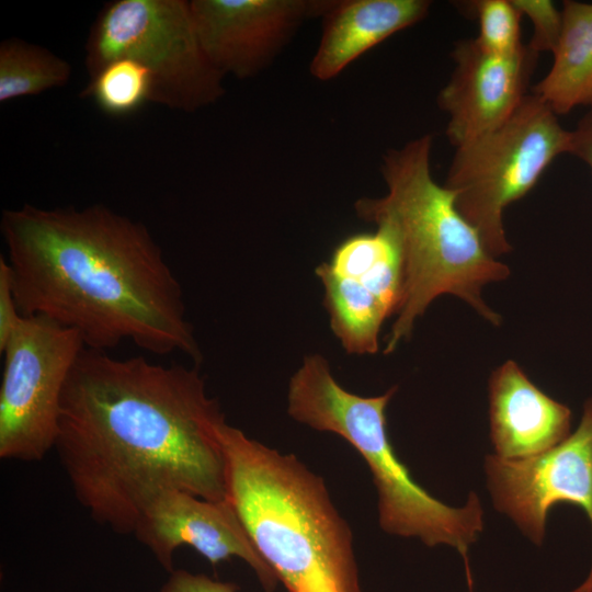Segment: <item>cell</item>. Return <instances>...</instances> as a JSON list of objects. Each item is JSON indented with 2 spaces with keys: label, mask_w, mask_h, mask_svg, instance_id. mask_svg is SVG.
<instances>
[{
  "label": "cell",
  "mask_w": 592,
  "mask_h": 592,
  "mask_svg": "<svg viewBox=\"0 0 592 592\" xmlns=\"http://www.w3.org/2000/svg\"><path fill=\"white\" fill-rule=\"evenodd\" d=\"M225 421L196 367L84 348L62 392L54 449L90 517L128 535L162 491L227 500Z\"/></svg>",
  "instance_id": "1"
},
{
  "label": "cell",
  "mask_w": 592,
  "mask_h": 592,
  "mask_svg": "<svg viewBox=\"0 0 592 592\" xmlns=\"http://www.w3.org/2000/svg\"><path fill=\"white\" fill-rule=\"evenodd\" d=\"M0 230L18 308L105 351L129 340L155 354L202 353L183 291L146 225L102 204L3 209Z\"/></svg>",
  "instance_id": "2"
},
{
  "label": "cell",
  "mask_w": 592,
  "mask_h": 592,
  "mask_svg": "<svg viewBox=\"0 0 592 592\" xmlns=\"http://www.w3.org/2000/svg\"><path fill=\"white\" fill-rule=\"evenodd\" d=\"M431 149V135L389 149L380 166L387 193L358 198L354 205L361 219L387 224L400 248L402 291L385 354L410 338L418 318L442 295L460 298L492 326L502 322L482 289L506 280L510 269L486 250L457 210L453 192L433 179Z\"/></svg>",
  "instance_id": "3"
},
{
  "label": "cell",
  "mask_w": 592,
  "mask_h": 592,
  "mask_svg": "<svg viewBox=\"0 0 592 592\" xmlns=\"http://www.w3.org/2000/svg\"><path fill=\"white\" fill-rule=\"evenodd\" d=\"M227 500L287 592H362L352 532L296 456L219 426Z\"/></svg>",
  "instance_id": "4"
},
{
  "label": "cell",
  "mask_w": 592,
  "mask_h": 592,
  "mask_svg": "<svg viewBox=\"0 0 592 592\" xmlns=\"http://www.w3.org/2000/svg\"><path fill=\"white\" fill-rule=\"evenodd\" d=\"M397 386L363 397L344 389L320 354L306 355L291 377L287 413L314 430L331 432L350 443L367 463L378 493V519L388 534L417 537L426 546L448 545L464 559L473 588L468 551L483 530V509L469 493L462 508L432 497L398 458L387 432L386 408Z\"/></svg>",
  "instance_id": "5"
},
{
  "label": "cell",
  "mask_w": 592,
  "mask_h": 592,
  "mask_svg": "<svg viewBox=\"0 0 592 592\" xmlns=\"http://www.w3.org/2000/svg\"><path fill=\"white\" fill-rule=\"evenodd\" d=\"M145 66L152 103L192 113L216 103L225 76L207 57L187 0H114L103 5L84 44L89 77L118 58Z\"/></svg>",
  "instance_id": "6"
},
{
  "label": "cell",
  "mask_w": 592,
  "mask_h": 592,
  "mask_svg": "<svg viewBox=\"0 0 592 592\" xmlns=\"http://www.w3.org/2000/svg\"><path fill=\"white\" fill-rule=\"evenodd\" d=\"M570 152L571 130L532 92L500 127L456 147L444 185L497 259L511 251L504 209L526 195L558 156Z\"/></svg>",
  "instance_id": "7"
},
{
  "label": "cell",
  "mask_w": 592,
  "mask_h": 592,
  "mask_svg": "<svg viewBox=\"0 0 592 592\" xmlns=\"http://www.w3.org/2000/svg\"><path fill=\"white\" fill-rule=\"evenodd\" d=\"M86 345L78 331L23 316L0 351V457L42 460L54 449L62 392Z\"/></svg>",
  "instance_id": "8"
},
{
  "label": "cell",
  "mask_w": 592,
  "mask_h": 592,
  "mask_svg": "<svg viewBox=\"0 0 592 592\" xmlns=\"http://www.w3.org/2000/svg\"><path fill=\"white\" fill-rule=\"evenodd\" d=\"M373 232L342 240L315 270L325 288L332 332L350 354H374L379 332L394 316L402 291V262L397 237L385 223Z\"/></svg>",
  "instance_id": "9"
},
{
  "label": "cell",
  "mask_w": 592,
  "mask_h": 592,
  "mask_svg": "<svg viewBox=\"0 0 592 592\" xmlns=\"http://www.w3.org/2000/svg\"><path fill=\"white\" fill-rule=\"evenodd\" d=\"M485 470L496 509L534 544L543 543L548 511L557 503L582 509L592 528V398L583 403L578 428L562 442L523 459L488 455ZM572 592H592V565Z\"/></svg>",
  "instance_id": "10"
},
{
  "label": "cell",
  "mask_w": 592,
  "mask_h": 592,
  "mask_svg": "<svg viewBox=\"0 0 592 592\" xmlns=\"http://www.w3.org/2000/svg\"><path fill=\"white\" fill-rule=\"evenodd\" d=\"M333 0H191L201 44L226 77L267 69L301 25L321 19Z\"/></svg>",
  "instance_id": "11"
},
{
  "label": "cell",
  "mask_w": 592,
  "mask_h": 592,
  "mask_svg": "<svg viewBox=\"0 0 592 592\" xmlns=\"http://www.w3.org/2000/svg\"><path fill=\"white\" fill-rule=\"evenodd\" d=\"M133 534L168 572L174 570L175 549L190 546L214 567L231 557L242 559L266 592L280 582L228 500H206L181 490L162 491L144 506Z\"/></svg>",
  "instance_id": "12"
},
{
  "label": "cell",
  "mask_w": 592,
  "mask_h": 592,
  "mask_svg": "<svg viewBox=\"0 0 592 592\" xmlns=\"http://www.w3.org/2000/svg\"><path fill=\"white\" fill-rule=\"evenodd\" d=\"M537 56L527 45L513 55H497L475 38L456 44L455 69L437 96L455 148L497 129L515 113L528 94Z\"/></svg>",
  "instance_id": "13"
},
{
  "label": "cell",
  "mask_w": 592,
  "mask_h": 592,
  "mask_svg": "<svg viewBox=\"0 0 592 592\" xmlns=\"http://www.w3.org/2000/svg\"><path fill=\"white\" fill-rule=\"evenodd\" d=\"M572 412L508 360L489 378L490 439L496 455L523 459L550 449L571 433Z\"/></svg>",
  "instance_id": "14"
},
{
  "label": "cell",
  "mask_w": 592,
  "mask_h": 592,
  "mask_svg": "<svg viewBox=\"0 0 592 592\" xmlns=\"http://www.w3.org/2000/svg\"><path fill=\"white\" fill-rule=\"evenodd\" d=\"M426 0H333L322 19L310 75L328 81L391 35L423 20Z\"/></svg>",
  "instance_id": "15"
},
{
  "label": "cell",
  "mask_w": 592,
  "mask_h": 592,
  "mask_svg": "<svg viewBox=\"0 0 592 592\" xmlns=\"http://www.w3.org/2000/svg\"><path fill=\"white\" fill-rule=\"evenodd\" d=\"M561 13L554 62L533 89L557 115L592 106V3L565 1Z\"/></svg>",
  "instance_id": "16"
},
{
  "label": "cell",
  "mask_w": 592,
  "mask_h": 592,
  "mask_svg": "<svg viewBox=\"0 0 592 592\" xmlns=\"http://www.w3.org/2000/svg\"><path fill=\"white\" fill-rule=\"evenodd\" d=\"M71 65L50 49L18 37L0 43V103L66 86Z\"/></svg>",
  "instance_id": "17"
},
{
  "label": "cell",
  "mask_w": 592,
  "mask_h": 592,
  "mask_svg": "<svg viewBox=\"0 0 592 592\" xmlns=\"http://www.w3.org/2000/svg\"><path fill=\"white\" fill-rule=\"evenodd\" d=\"M150 71L132 58L110 61L89 77L81 96L91 100L105 115L116 118L134 115L152 103Z\"/></svg>",
  "instance_id": "18"
},
{
  "label": "cell",
  "mask_w": 592,
  "mask_h": 592,
  "mask_svg": "<svg viewBox=\"0 0 592 592\" xmlns=\"http://www.w3.org/2000/svg\"><path fill=\"white\" fill-rule=\"evenodd\" d=\"M478 21L475 38L485 50L497 55H513L524 48L521 41V13L512 0H477L469 4Z\"/></svg>",
  "instance_id": "19"
},
{
  "label": "cell",
  "mask_w": 592,
  "mask_h": 592,
  "mask_svg": "<svg viewBox=\"0 0 592 592\" xmlns=\"http://www.w3.org/2000/svg\"><path fill=\"white\" fill-rule=\"evenodd\" d=\"M514 7L526 15L533 25V35L527 47L538 55L554 52L561 33L562 13L549 0H512Z\"/></svg>",
  "instance_id": "20"
},
{
  "label": "cell",
  "mask_w": 592,
  "mask_h": 592,
  "mask_svg": "<svg viewBox=\"0 0 592 592\" xmlns=\"http://www.w3.org/2000/svg\"><path fill=\"white\" fill-rule=\"evenodd\" d=\"M22 315L18 308L7 259L0 257V351L19 326Z\"/></svg>",
  "instance_id": "21"
},
{
  "label": "cell",
  "mask_w": 592,
  "mask_h": 592,
  "mask_svg": "<svg viewBox=\"0 0 592 592\" xmlns=\"http://www.w3.org/2000/svg\"><path fill=\"white\" fill-rule=\"evenodd\" d=\"M231 582L212 579L203 573H192L184 569H174L160 588V592H237Z\"/></svg>",
  "instance_id": "22"
},
{
  "label": "cell",
  "mask_w": 592,
  "mask_h": 592,
  "mask_svg": "<svg viewBox=\"0 0 592 592\" xmlns=\"http://www.w3.org/2000/svg\"><path fill=\"white\" fill-rule=\"evenodd\" d=\"M582 160L592 172V106L571 130V152Z\"/></svg>",
  "instance_id": "23"
}]
</instances>
